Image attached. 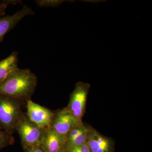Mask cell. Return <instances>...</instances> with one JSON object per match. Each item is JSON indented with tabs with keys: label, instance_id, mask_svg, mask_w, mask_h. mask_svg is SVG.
Instances as JSON below:
<instances>
[{
	"label": "cell",
	"instance_id": "1",
	"mask_svg": "<svg viewBox=\"0 0 152 152\" xmlns=\"http://www.w3.org/2000/svg\"><path fill=\"white\" fill-rule=\"evenodd\" d=\"M38 78L29 69L18 68L0 83V94L27 102L31 100Z\"/></svg>",
	"mask_w": 152,
	"mask_h": 152
},
{
	"label": "cell",
	"instance_id": "2",
	"mask_svg": "<svg viewBox=\"0 0 152 152\" xmlns=\"http://www.w3.org/2000/svg\"><path fill=\"white\" fill-rule=\"evenodd\" d=\"M25 102L0 94V127L12 134L24 113Z\"/></svg>",
	"mask_w": 152,
	"mask_h": 152
},
{
	"label": "cell",
	"instance_id": "3",
	"mask_svg": "<svg viewBox=\"0 0 152 152\" xmlns=\"http://www.w3.org/2000/svg\"><path fill=\"white\" fill-rule=\"evenodd\" d=\"M18 133L23 150L28 147L39 145L45 134V129L39 127L24 113L15 127Z\"/></svg>",
	"mask_w": 152,
	"mask_h": 152
},
{
	"label": "cell",
	"instance_id": "4",
	"mask_svg": "<svg viewBox=\"0 0 152 152\" xmlns=\"http://www.w3.org/2000/svg\"><path fill=\"white\" fill-rule=\"evenodd\" d=\"M90 85L79 82L70 96L69 102L66 107L77 120L82 121L86 111V104Z\"/></svg>",
	"mask_w": 152,
	"mask_h": 152
},
{
	"label": "cell",
	"instance_id": "5",
	"mask_svg": "<svg viewBox=\"0 0 152 152\" xmlns=\"http://www.w3.org/2000/svg\"><path fill=\"white\" fill-rule=\"evenodd\" d=\"M82 123L83 121L77 120L65 107L54 114L50 127L66 141L69 132Z\"/></svg>",
	"mask_w": 152,
	"mask_h": 152
},
{
	"label": "cell",
	"instance_id": "6",
	"mask_svg": "<svg viewBox=\"0 0 152 152\" xmlns=\"http://www.w3.org/2000/svg\"><path fill=\"white\" fill-rule=\"evenodd\" d=\"M27 115L39 127L45 129L50 126L54 114L50 110L30 100L26 102Z\"/></svg>",
	"mask_w": 152,
	"mask_h": 152
},
{
	"label": "cell",
	"instance_id": "7",
	"mask_svg": "<svg viewBox=\"0 0 152 152\" xmlns=\"http://www.w3.org/2000/svg\"><path fill=\"white\" fill-rule=\"evenodd\" d=\"M34 14V12L31 8L25 5L13 15L0 18V42L3 40L6 34L15 28L24 18Z\"/></svg>",
	"mask_w": 152,
	"mask_h": 152
},
{
	"label": "cell",
	"instance_id": "8",
	"mask_svg": "<svg viewBox=\"0 0 152 152\" xmlns=\"http://www.w3.org/2000/svg\"><path fill=\"white\" fill-rule=\"evenodd\" d=\"M87 144L91 152H111L113 144L109 138L92 128H88Z\"/></svg>",
	"mask_w": 152,
	"mask_h": 152
},
{
	"label": "cell",
	"instance_id": "9",
	"mask_svg": "<svg viewBox=\"0 0 152 152\" xmlns=\"http://www.w3.org/2000/svg\"><path fill=\"white\" fill-rule=\"evenodd\" d=\"M65 140L48 127L45 129L41 145L46 152H65Z\"/></svg>",
	"mask_w": 152,
	"mask_h": 152
},
{
	"label": "cell",
	"instance_id": "10",
	"mask_svg": "<svg viewBox=\"0 0 152 152\" xmlns=\"http://www.w3.org/2000/svg\"><path fill=\"white\" fill-rule=\"evenodd\" d=\"M18 53L13 52L6 58L0 61V83L3 82L8 75L18 68Z\"/></svg>",
	"mask_w": 152,
	"mask_h": 152
},
{
	"label": "cell",
	"instance_id": "11",
	"mask_svg": "<svg viewBox=\"0 0 152 152\" xmlns=\"http://www.w3.org/2000/svg\"><path fill=\"white\" fill-rule=\"evenodd\" d=\"M88 131L79 135L72 140L66 141L65 144V152L86 143Z\"/></svg>",
	"mask_w": 152,
	"mask_h": 152
},
{
	"label": "cell",
	"instance_id": "12",
	"mask_svg": "<svg viewBox=\"0 0 152 152\" xmlns=\"http://www.w3.org/2000/svg\"><path fill=\"white\" fill-rule=\"evenodd\" d=\"M88 131V127L84 125L83 123H82L80 124L75 127L69 132L66 137V141L72 140L77 136L83 133L86 132Z\"/></svg>",
	"mask_w": 152,
	"mask_h": 152
},
{
	"label": "cell",
	"instance_id": "13",
	"mask_svg": "<svg viewBox=\"0 0 152 152\" xmlns=\"http://www.w3.org/2000/svg\"><path fill=\"white\" fill-rule=\"evenodd\" d=\"M13 141L11 134L0 127V151L4 148L12 144Z\"/></svg>",
	"mask_w": 152,
	"mask_h": 152
},
{
	"label": "cell",
	"instance_id": "14",
	"mask_svg": "<svg viewBox=\"0 0 152 152\" xmlns=\"http://www.w3.org/2000/svg\"><path fill=\"white\" fill-rule=\"evenodd\" d=\"M65 1L59 0H37L35 3L37 5L41 7H56L59 6Z\"/></svg>",
	"mask_w": 152,
	"mask_h": 152
},
{
	"label": "cell",
	"instance_id": "15",
	"mask_svg": "<svg viewBox=\"0 0 152 152\" xmlns=\"http://www.w3.org/2000/svg\"><path fill=\"white\" fill-rule=\"evenodd\" d=\"M21 3V1H15V0H5L0 2V18L3 17L5 14L6 9L9 5L10 4H17L19 3Z\"/></svg>",
	"mask_w": 152,
	"mask_h": 152
},
{
	"label": "cell",
	"instance_id": "16",
	"mask_svg": "<svg viewBox=\"0 0 152 152\" xmlns=\"http://www.w3.org/2000/svg\"><path fill=\"white\" fill-rule=\"evenodd\" d=\"M66 152H91L87 143L75 147Z\"/></svg>",
	"mask_w": 152,
	"mask_h": 152
},
{
	"label": "cell",
	"instance_id": "17",
	"mask_svg": "<svg viewBox=\"0 0 152 152\" xmlns=\"http://www.w3.org/2000/svg\"><path fill=\"white\" fill-rule=\"evenodd\" d=\"M24 151V152H46L41 144L28 147Z\"/></svg>",
	"mask_w": 152,
	"mask_h": 152
}]
</instances>
